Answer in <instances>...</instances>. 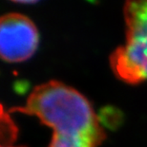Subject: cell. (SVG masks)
Segmentation results:
<instances>
[{"mask_svg":"<svg viewBox=\"0 0 147 147\" xmlns=\"http://www.w3.org/2000/svg\"><path fill=\"white\" fill-rule=\"evenodd\" d=\"M39 36L33 21L23 14L12 12L0 22V53L10 63L29 59L38 46Z\"/></svg>","mask_w":147,"mask_h":147,"instance_id":"cell-3","label":"cell"},{"mask_svg":"<svg viewBox=\"0 0 147 147\" xmlns=\"http://www.w3.org/2000/svg\"><path fill=\"white\" fill-rule=\"evenodd\" d=\"M126 41L110 56L118 79L136 84L147 80V0H125Z\"/></svg>","mask_w":147,"mask_h":147,"instance_id":"cell-2","label":"cell"},{"mask_svg":"<svg viewBox=\"0 0 147 147\" xmlns=\"http://www.w3.org/2000/svg\"><path fill=\"white\" fill-rule=\"evenodd\" d=\"M10 112L36 116L54 129L49 147H98L106 134L89 101L79 91L57 81L34 88L26 105Z\"/></svg>","mask_w":147,"mask_h":147,"instance_id":"cell-1","label":"cell"},{"mask_svg":"<svg viewBox=\"0 0 147 147\" xmlns=\"http://www.w3.org/2000/svg\"><path fill=\"white\" fill-rule=\"evenodd\" d=\"M2 147H5V146H2ZM7 147H14V146H7Z\"/></svg>","mask_w":147,"mask_h":147,"instance_id":"cell-5","label":"cell"},{"mask_svg":"<svg viewBox=\"0 0 147 147\" xmlns=\"http://www.w3.org/2000/svg\"><path fill=\"white\" fill-rule=\"evenodd\" d=\"M14 2L16 3H21V4H33V3L37 2L38 0H12Z\"/></svg>","mask_w":147,"mask_h":147,"instance_id":"cell-4","label":"cell"}]
</instances>
